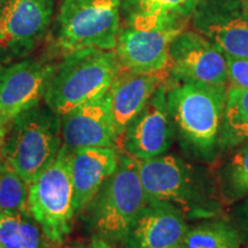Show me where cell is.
<instances>
[{
    "label": "cell",
    "mask_w": 248,
    "mask_h": 248,
    "mask_svg": "<svg viewBox=\"0 0 248 248\" xmlns=\"http://www.w3.org/2000/svg\"><path fill=\"white\" fill-rule=\"evenodd\" d=\"M199 0H122L126 23L135 28H184Z\"/></svg>",
    "instance_id": "cell-18"
},
{
    "label": "cell",
    "mask_w": 248,
    "mask_h": 248,
    "mask_svg": "<svg viewBox=\"0 0 248 248\" xmlns=\"http://www.w3.org/2000/svg\"><path fill=\"white\" fill-rule=\"evenodd\" d=\"M139 177L146 200L166 201L190 218H214L222 199L212 176L177 155L163 154L138 161Z\"/></svg>",
    "instance_id": "cell-2"
},
{
    "label": "cell",
    "mask_w": 248,
    "mask_h": 248,
    "mask_svg": "<svg viewBox=\"0 0 248 248\" xmlns=\"http://www.w3.org/2000/svg\"><path fill=\"white\" fill-rule=\"evenodd\" d=\"M122 0H63L58 16V45L64 53L84 48L113 51L120 32Z\"/></svg>",
    "instance_id": "cell-7"
},
{
    "label": "cell",
    "mask_w": 248,
    "mask_h": 248,
    "mask_svg": "<svg viewBox=\"0 0 248 248\" xmlns=\"http://www.w3.org/2000/svg\"><path fill=\"white\" fill-rule=\"evenodd\" d=\"M231 86L248 89V59L235 58L224 54Z\"/></svg>",
    "instance_id": "cell-24"
},
{
    "label": "cell",
    "mask_w": 248,
    "mask_h": 248,
    "mask_svg": "<svg viewBox=\"0 0 248 248\" xmlns=\"http://www.w3.org/2000/svg\"><path fill=\"white\" fill-rule=\"evenodd\" d=\"M190 225L185 214L166 201H148L133 222L129 248H179Z\"/></svg>",
    "instance_id": "cell-14"
},
{
    "label": "cell",
    "mask_w": 248,
    "mask_h": 248,
    "mask_svg": "<svg viewBox=\"0 0 248 248\" xmlns=\"http://www.w3.org/2000/svg\"><path fill=\"white\" fill-rule=\"evenodd\" d=\"M120 60L115 49L84 48L66 54L57 64L44 99L58 115L105 94L119 75Z\"/></svg>",
    "instance_id": "cell-3"
},
{
    "label": "cell",
    "mask_w": 248,
    "mask_h": 248,
    "mask_svg": "<svg viewBox=\"0 0 248 248\" xmlns=\"http://www.w3.org/2000/svg\"><path fill=\"white\" fill-rule=\"evenodd\" d=\"M246 248H248V246H247V247H246Z\"/></svg>",
    "instance_id": "cell-29"
},
{
    "label": "cell",
    "mask_w": 248,
    "mask_h": 248,
    "mask_svg": "<svg viewBox=\"0 0 248 248\" xmlns=\"http://www.w3.org/2000/svg\"><path fill=\"white\" fill-rule=\"evenodd\" d=\"M243 1H244V4H245V5H246V6H247V7H248V0H243Z\"/></svg>",
    "instance_id": "cell-28"
},
{
    "label": "cell",
    "mask_w": 248,
    "mask_h": 248,
    "mask_svg": "<svg viewBox=\"0 0 248 248\" xmlns=\"http://www.w3.org/2000/svg\"><path fill=\"white\" fill-rule=\"evenodd\" d=\"M29 184L0 156V214L30 213Z\"/></svg>",
    "instance_id": "cell-23"
},
{
    "label": "cell",
    "mask_w": 248,
    "mask_h": 248,
    "mask_svg": "<svg viewBox=\"0 0 248 248\" xmlns=\"http://www.w3.org/2000/svg\"><path fill=\"white\" fill-rule=\"evenodd\" d=\"M147 203L139 177L138 161L121 153L113 175L104 183L84 212L100 237L125 241L133 222Z\"/></svg>",
    "instance_id": "cell-5"
},
{
    "label": "cell",
    "mask_w": 248,
    "mask_h": 248,
    "mask_svg": "<svg viewBox=\"0 0 248 248\" xmlns=\"http://www.w3.org/2000/svg\"><path fill=\"white\" fill-rule=\"evenodd\" d=\"M6 122L0 120V155H1V148L4 145V140L6 137V133H7V128H6Z\"/></svg>",
    "instance_id": "cell-27"
},
{
    "label": "cell",
    "mask_w": 248,
    "mask_h": 248,
    "mask_svg": "<svg viewBox=\"0 0 248 248\" xmlns=\"http://www.w3.org/2000/svg\"><path fill=\"white\" fill-rule=\"evenodd\" d=\"M240 233L231 223L207 218L190 226L179 248H239Z\"/></svg>",
    "instance_id": "cell-21"
},
{
    "label": "cell",
    "mask_w": 248,
    "mask_h": 248,
    "mask_svg": "<svg viewBox=\"0 0 248 248\" xmlns=\"http://www.w3.org/2000/svg\"><path fill=\"white\" fill-rule=\"evenodd\" d=\"M226 86L175 80L167 86V105L175 138L195 160L210 163L221 151L219 138Z\"/></svg>",
    "instance_id": "cell-1"
},
{
    "label": "cell",
    "mask_w": 248,
    "mask_h": 248,
    "mask_svg": "<svg viewBox=\"0 0 248 248\" xmlns=\"http://www.w3.org/2000/svg\"><path fill=\"white\" fill-rule=\"evenodd\" d=\"M222 202L230 204L248 195V142L238 146L219 172L217 181Z\"/></svg>",
    "instance_id": "cell-22"
},
{
    "label": "cell",
    "mask_w": 248,
    "mask_h": 248,
    "mask_svg": "<svg viewBox=\"0 0 248 248\" xmlns=\"http://www.w3.org/2000/svg\"><path fill=\"white\" fill-rule=\"evenodd\" d=\"M119 157L117 148L113 147H88L71 152L70 173L76 215L88 208L104 183L113 175Z\"/></svg>",
    "instance_id": "cell-17"
},
{
    "label": "cell",
    "mask_w": 248,
    "mask_h": 248,
    "mask_svg": "<svg viewBox=\"0 0 248 248\" xmlns=\"http://www.w3.org/2000/svg\"><path fill=\"white\" fill-rule=\"evenodd\" d=\"M248 142V89L231 86L226 91L219 148L228 151Z\"/></svg>",
    "instance_id": "cell-19"
},
{
    "label": "cell",
    "mask_w": 248,
    "mask_h": 248,
    "mask_svg": "<svg viewBox=\"0 0 248 248\" xmlns=\"http://www.w3.org/2000/svg\"><path fill=\"white\" fill-rule=\"evenodd\" d=\"M168 77L169 71L136 73L121 68L108 90L111 114L120 140L126 126L146 106L155 91L161 85L167 84Z\"/></svg>",
    "instance_id": "cell-15"
},
{
    "label": "cell",
    "mask_w": 248,
    "mask_h": 248,
    "mask_svg": "<svg viewBox=\"0 0 248 248\" xmlns=\"http://www.w3.org/2000/svg\"><path fill=\"white\" fill-rule=\"evenodd\" d=\"M70 248H111V247L106 243V241H104L102 239H93L91 243L89 244L80 245V246H75Z\"/></svg>",
    "instance_id": "cell-26"
},
{
    "label": "cell",
    "mask_w": 248,
    "mask_h": 248,
    "mask_svg": "<svg viewBox=\"0 0 248 248\" xmlns=\"http://www.w3.org/2000/svg\"><path fill=\"white\" fill-rule=\"evenodd\" d=\"M57 64L23 60L0 67V120L11 122L44 98Z\"/></svg>",
    "instance_id": "cell-11"
},
{
    "label": "cell",
    "mask_w": 248,
    "mask_h": 248,
    "mask_svg": "<svg viewBox=\"0 0 248 248\" xmlns=\"http://www.w3.org/2000/svg\"><path fill=\"white\" fill-rule=\"evenodd\" d=\"M30 213L0 214V248H54Z\"/></svg>",
    "instance_id": "cell-20"
},
{
    "label": "cell",
    "mask_w": 248,
    "mask_h": 248,
    "mask_svg": "<svg viewBox=\"0 0 248 248\" xmlns=\"http://www.w3.org/2000/svg\"><path fill=\"white\" fill-rule=\"evenodd\" d=\"M183 28H135L120 30L115 52L121 66L136 73L169 71L170 44Z\"/></svg>",
    "instance_id": "cell-13"
},
{
    "label": "cell",
    "mask_w": 248,
    "mask_h": 248,
    "mask_svg": "<svg viewBox=\"0 0 248 248\" xmlns=\"http://www.w3.org/2000/svg\"><path fill=\"white\" fill-rule=\"evenodd\" d=\"M235 216H237L240 228L245 231V233L248 234V195L235 210Z\"/></svg>",
    "instance_id": "cell-25"
},
{
    "label": "cell",
    "mask_w": 248,
    "mask_h": 248,
    "mask_svg": "<svg viewBox=\"0 0 248 248\" xmlns=\"http://www.w3.org/2000/svg\"><path fill=\"white\" fill-rule=\"evenodd\" d=\"M70 154L62 144L55 159L29 183V212L55 246L63 244L69 235L76 215Z\"/></svg>",
    "instance_id": "cell-6"
},
{
    "label": "cell",
    "mask_w": 248,
    "mask_h": 248,
    "mask_svg": "<svg viewBox=\"0 0 248 248\" xmlns=\"http://www.w3.org/2000/svg\"><path fill=\"white\" fill-rule=\"evenodd\" d=\"M175 140L167 105V84L155 91L146 106L124 130L120 147L137 161L166 154Z\"/></svg>",
    "instance_id": "cell-8"
},
{
    "label": "cell",
    "mask_w": 248,
    "mask_h": 248,
    "mask_svg": "<svg viewBox=\"0 0 248 248\" xmlns=\"http://www.w3.org/2000/svg\"><path fill=\"white\" fill-rule=\"evenodd\" d=\"M54 0H0V54H22L44 35Z\"/></svg>",
    "instance_id": "cell-10"
},
{
    "label": "cell",
    "mask_w": 248,
    "mask_h": 248,
    "mask_svg": "<svg viewBox=\"0 0 248 248\" xmlns=\"http://www.w3.org/2000/svg\"><path fill=\"white\" fill-rule=\"evenodd\" d=\"M238 5H209L198 16L197 27L224 54L248 59V7Z\"/></svg>",
    "instance_id": "cell-16"
},
{
    "label": "cell",
    "mask_w": 248,
    "mask_h": 248,
    "mask_svg": "<svg viewBox=\"0 0 248 248\" xmlns=\"http://www.w3.org/2000/svg\"><path fill=\"white\" fill-rule=\"evenodd\" d=\"M1 148L5 160L28 184L57 156L62 146L61 116L39 105L11 121Z\"/></svg>",
    "instance_id": "cell-4"
},
{
    "label": "cell",
    "mask_w": 248,
    "mask_h": 248,
    "mask_svg": "<svg viewBox=\"0 0 248 248\" xmlns=\"http://www.w3.org/2000/svg\"><path fill=\"white\" fill-rule=\"evenodd\" d=\"M61 133L62 144L70 152L88 147H119L109 92L61 116Z\"/></svg>",
    "instance_id": "cell-12"
},
{
    "label": "cell",
    "mask_w": 248,
    "mask_h": 248,
    "mask_svg": "<svg viewBox=\"0 0 248 248\" xmlns=\"http://www.w3.org/2000/svg\"><path fill=\"white\" fill-rule=\"evenodd\" d=\"M169 76L213 85L229 83L224 53L212 40L193 31H182L170 44Z\"/></svg>",
    "instance_id": "cell-9"
}]
</instances>
